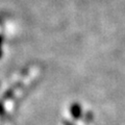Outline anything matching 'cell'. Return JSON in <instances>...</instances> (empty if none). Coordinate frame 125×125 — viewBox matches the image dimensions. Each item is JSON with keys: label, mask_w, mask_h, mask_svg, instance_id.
Instances as JSON below:
<instances>
[{"label": "cell", "mask_w": 125, "mask_h": 125, "mask_svg": "<svg viewBox=\"0 0 125 125\" xmlns=\"http://www.w3.org/2000/svg\"><path fill=\"white\" fill-rule=\"evenodd\" d=\"M70 111H71V114H72V116H73L75 119L79 118L80 115H81V108H80V106H79V104H77V103L72 104L71 109H70Z\"/></svg>", "instance_id": "1"}]
</instances>
